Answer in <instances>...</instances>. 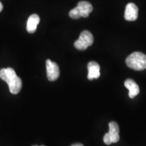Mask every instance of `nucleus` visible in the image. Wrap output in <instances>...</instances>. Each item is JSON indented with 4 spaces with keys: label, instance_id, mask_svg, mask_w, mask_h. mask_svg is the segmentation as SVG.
Wrapping results in <instances>:
<instances>
[{
    "label": "nucleus",
    "instance_id": "12",
    "mask_svg": "<svg viewBox=\"0 0 146 146\" xmlns=\"http://www.w3.org/2000/svg\"><path fill=\"white\" fill-rule=\"evenodd\" d=\"M71 146H84L83 145H82L81 143H75V144H73Z\"/></svg>",
    "mask_w": 146,
    "mask_h": 146
},
{
    "label": "nucleus",
    "instance_id": "14",
    "mask_svg": "<svg viewBox=\"0 0 146 146\" xmlns=\"http://www.w3.org/2000/svg\"><path fill=\"white\" fill-rule=\"evenodd\" d=\"M34 146H37V145H34ZM41 146H43V145H41Z\"/></svg>",
    "mask_w": 146,
    "mask_h": 146
},
{
    "label": "nucleus",
    "instance_id": "9",
    "mask_svg": "<svg viewBox=\"0 0 146 146\" xmlns=\"http://www.w3.org/2000/svg\"><path fill=\"white\" fill-rule=\"evenodd\" d=\"M125 86L126 88L129 89V96L132 99L139 94V87L135 81H133V79L129 78L126 80L125 81Z\"/></svg>",
    "mask_w": 146,
    "mask_h": 146
},
{
    "label": "nucleus",
    "instance_id": "3",
    "mask_svg": "<svg viewBox=\"0 0 146 146\" xmlns=\"http://www.w3.org/2000/svg\"><path fill=\"white\" fill-rule=\"evenodd\" d=\"M94 36L88 31H84L81 33L79 38L74 42V47L78 50H85L94 43Z\"/></svg>",
    "mask_w": 146,
    "mask_h": 146
},
{
    "label": "nucleus",
    "instance_id": "11",
    "mask_svg": "<svg viewBox=\"0 0 146 146\" xmlns=\"http://www.w3.org/2000/svg\"><path fill=\"white\" fill-rule=\"evenodd\" d=\"M69 16L71 18H72V19H78V18H81V14H80L78 9L76 8V7L70 11V12H69Z\"/></svg>",
    "mask_w": 146,
    "mask_h": 146
},
{
    "label": "nucleus",
    "instance_id": "13",
    "mask_svg": "<svg viewBox=\"0 0 146 146\" xmlns=\"http://www.w3.org/2000/svg\"><path fill=\"white\" fill-rule=\"evenodd\" d=\"M3 10V5H2V3L0 2V12H1V10Z\"/></svg>",
    "mask_w": 146,
    "mask_h": 146
},
{
    "label": "nucleus",
    "instance_id": "8",
    "mask_svg": "<svg viewBox=\"0 0 146 146\" xmlns=\"http://www.w3.org/2000/svg\"><path fill=\"white\" fill-rule=\"evenodd\" d=\"M76 8L79 11L81 17L87 18L93 11V6L91 3L86 1H81L78 3Z\"/></svg>",
    "mask_w": 146,
    "mask_h": 146
},
{
    "label": "nucleus",
    "instance_id": "5",
    "mask_svg": "<svg viewBox=\"0 0 146 146\" xmlns=\"http://www.w3.org/2000/svg\"><path fill=\"white\" fill-rule=\"evenodd\" d=\"M47 76L49 81H54L57 80L60 76V68L56 62L47 60L46 61Z\"/></svg>",
    "mask_w": 146,
    "mask_h": 146
},
{
    "label": "nucleus",
    "instance_id": "7",
    "mask_svg": "<svg viewBox=\"0 0 146 146\" xmlns=\"http://www.w3.org/2000/svg\"><path fill=\"white\" fill-rule=\"evenodd\" d=\"M88 69V75L87 78L90 81L98 78L100 76V66L96 62L91 61L87 65Z\"/></svg>",
    "mask_w": 146,
    "mask_h": 146
},
{
    "label": "nucleus",
    "instance_id": "10",
    "mask_svg": "<svg viewBox=\"0 0 146 146\" xmlns=\"http://www.w3.org/2000/svg\"><path fill=\"white\" fill-rule=\"evenodd\" d=\"M40 22V18L37 14H32L29 16L27 25V30L29 33H34L36 27Z\"/></svg>",
    "mask_w": 146,
    "mask_h": 146
},
{
    "label": "nucleus",
    "instance_id": "4",
    "mask_svg": "<svg viewBox=\"0 0 146 146\" xmlns=\"http://www.w3.org/2000/svg\"><path fill=\"white\" fill-rule=\"evenodd\" d=\"M119 139V126L116 122H110L109 123V132L105 134L104 141L106 145H110L112 143H117Z\"/></svg>",
    "mask_w": 146,
    "mask_h": 146
},
{
    "label": "nucleus",
    "instance_id": "1",
    "mask_svg": "<svg viewBox=\"0 0 146 146\" xmlns=\"http://www.w3.org/2000/svg\"><path fill=\"white\" fill-rule=\"evenodd\" d=\"M0 78L6 82L11 94H18L22 88L21 78L16 75V72L12 68H3L0 70Z\"/></svg>",
    "mask_w": 146,
    "mask_h": 146
},
{
    "label": "nucleus",
    "instance_id": "6",
    "mask_svg": "<svg viewBox=\"0 0 146 146\" xmlns=\"http://www.w3.org/2000/svg\"><path fill=\"white\" fill-rule=\"evenodd\" d=\"M139 9L133 3H129L126 5L125 19L127 21H135L137 19Z\"/></svg>",
    "mask_w": 146,
    "mask_h": 146
},
{
    "label": "nucleus",
    "instance_id": "2",
    "mask_svg": "<svg viewBox=\"0 0 146 146\" xmlns=\"http://www.w3.org/2000/svg\"><path fill=\"white\" fill-rule=\"evenodd\" d=\"M126 64L133 70H143L146 69V56L141 52H133L127 58Z\"/></svg>",
    "mask_w": 146,
    "mask_h": 146
}]
</instances>
